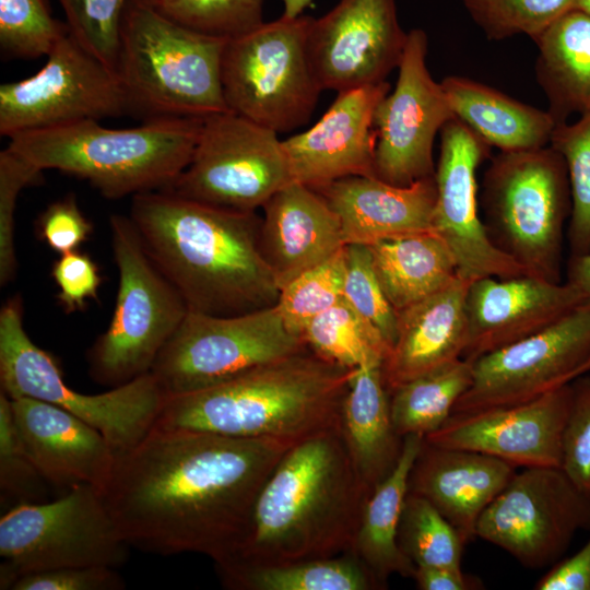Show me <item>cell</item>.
<instances>
[{
    "mask_svg": "<svg viewBox=\"0 0 590 590\" xmlns=\"http://www.w3.org/2000/svg\"><path fill=\"white\" fill-rule=\"evenodd\" d=\"M119 282L109 324L87 354L92 379L111 388L151 369L189 309L156 267L130 216H110Z\"/></svg>",
    "mask_w": 590,
    "mask_h": 590,
    "instance_id": "8",
    "label": "cell"
},
{
    "mask_svg": "<svg viewBox=\"0 0 590 590\" xmlns=\"http://www.w3.org/2000/svg\"><path fill=\"white\" fill-rule=\"evenodd\" d=\"M19 435L50 485L87 484L103 493L117 456L105 436L74 414L32 398L10 399Z\"/></svg>",
    "mask_w": 590,
    "mask_h": 590,
    "instance_id": "23",
    "label": "cell"
},
{
    "mask_svg": "<svg viewBox=\"0 0 590 590\" xmlns=\"http://www.w3.org/2000/svg\"><path fill=\"white\" fill-rule=\"evenodd\" d=\"M292 181L278 133L227 110L203 119L188 166L164 190L213 206L255 212Z\"/></svg>",
    "mask_w": 590,
    "mask_h": 590,
    "instance_id": "13",
    "label": "cell"
},
{
    "mask_svg": "<svg viewBox=\"0 0 590 590\" xmlns=\"http://www.w3.org/2000/svg\"><path fill=\"white\" fill-rule=\"evenodd\" d=\"M262 210L260 247L280 290L345 246L338 215L306 185L287 184Z\"/></svg>",
    "mask_w": 590,
    "mask_h": 590,
    "instance_id": "25",
    "label": "cell"
},
{
    "mask_svg": "<svg viewBox=\"0 0 590 590\" xmlns=\"http://www.w3.org/2000/svg\"><path fill=\"white\" fill-rule=\"evenodd\" d=\"M48 485L27 452L15 426L10 398L0 392V492L1 504L46 502Z\"/></svg>",
    "mask_w": 590,
    "mask_h": 590,
    "instance_id": "41",
    "label": "cell"
},
{
    "mask_svg": "<svg viewBox=\"0 0 590 590\" xmlns=\"http://www.w3.org/2000/svg\"><path fill=\"white\" fill-rule=\"evenodd\" d=\"M146 1L150 2L152 5H154L155 8L162 10L172 5L178 0H146Z\"/></svg>",
    "mask_w": 590,
    "mask_h": 590,
    "instance_id": "55",
    "label": "cell"
},
{
    "mask_svg": "<svg viewBox=\"0 0 590 590\" xmlns=\"http://www.w3.org/2000/svg\"><path fill=\"white\" fill-rule=\"evenodd\" d=\"M130 219L190 311L236 316L276 305L281 290L261 251L256 211L156 190L132 197Z\"/></svg>",
    "mask_w": 590,
    "mask_h": 590,
    "instance_id": "2",
    "label": "cell"
},
{
    "mask_svg": "<svg viewBox=\"0 0 590 590\" xmlns=\"http://www.w3.org/2000/svg\"><path fill=\"white\" fill-rule=\"evenodd\" d=\"M302 338L317 355L349 368L382 364L390 350L381 333L344 299L312 319Z\"/></svg>",
    "mask_w": 590,
    "mask_h": 590,
    "instance_id": "35",
    "label": "cell"
},
{
    "mask_svg": "<svg viewBox=\"0 0 590 590\" xmlns=\"http://www.w3.org/2000/svg\"><path fill=\"white\" fill-rule=\"evenodd\" d=\"M422 435L403 438L400 458L391 473L367 498L351 552L375 576L382 589L392 575L412 578L414 564L398 544V529L409 494V477L422 448Z\"/></svg>",
    "mask_w": 590,
    "mask_h": 590,
    "instance_id": "30",
    "label": "cell"
},
{
    "mask_svg": "<svg viewBox=\"0 0 590 590\" xmlns=\"http://www.w3.org/2000/svg\"><path fill=\"white\" fill-rule=\"evenodd\" d=\"M340 430L352 464L371 494L396 467L403 446L392 423L381 364L356 368L343 399Z\"/></svg>",
    "mask_w": 590,
    "mask_h": 590,
    "instance_id": "28",
    "label": "cell"
},
{
    "mask_svg": "<svg viewBox=\"0 0 590 590\" xmlns=\"http://www.w3.org/2000/svg\"><path fill=\"white\" fill-rule=\"evenodd\" d=\"M471 282L459 278L448 287L397 312V337L381 364L389 394L462 358L468 331L465 298Z\"/></svg>",
    "mask_w": 590,
    "mask_h": 590,
    "instance_id": "27",
    "label": "cell"
},
{
    "mask_svg": "<svg viewBox=\"0 0 590 590\" xmlns=\"http://www.w3.org/2000/svg\"><path fill=\"white\" fill-rule=\"evenodd\" d=\"M307 347L276 306L236 316L189 310L151 373L170 397L223 384Z\"/></svg>",
    "mask_w": 590,
    "mask_h": 590,
    "instance_id": "12",
    "label": "cell"
},
{
    "mask_svg": "<svg viewBox=\"0 0 590 590\" xmlns=\"http://www.w3.org/2000/svg\"><path fill=\"white\" fill-rule=\"evenodd\" d=\"M427 49L423 30L408 32L396 86L375 111L374 175L399 187L435 175V137L455 118L441 84L427 68Z\"/></svg>",
    "mask_w": 590,
    "mask_h": 590,
    "instance_id": "17",
    "label": "cell"
},
{
    "mask_svg": "<svg viewBox=\"0 0 590 590\" xmlns=\"http://www.w3.org/2000/svg\"><path fill=\"white\" fill-rule=\"evenodd\" d=\"M440 152L435 168L434 232L451 250L461 279L528 275L487 235L479 213L476 169L489 145L458 118L440 130Z\"/></svg>",
    "mask_w": 590,
    "mask_h": 590,
    "instance_id": "18",
    "label": "cell"
},
{
    "mask_svg": "<svg viewBox=\"0 0 590 590\" xmlns=\"http://www.w3.org/2000/svg\"><path fill=\"white\" fill-rule=\"evenodd\" d=\"M312 0H282L283 14L286 17H297L303 15L305 9L310 4Z\"/></svg>",
    "mask_w": 590,
    "mask_h": 590,
    "instance_id": "53",
    "label": "cell"
},
{
    "mask_svg": "<svg viewBox=\"0 0 590 590\" xmlns=\"http://www.w3.org/2000/svg\"><path fill=\"white\" fill-rule=\"evenodd\" d=\"M463 3L488 39L524 34L535 42L573 9L574 0H463Z\"/></svg>",
    "mask_w": 590,
    "mask_h": 590,
    "instance_id": "40",
    "label": "cell"
},
{
    "mask_svg": "<svg viewBox=\"0 0 590 590\" xmlns=\"http://www.w3.org/2000/svg\"><path fill=\"white\" fill-rule=\"evenodd\" d=\"M550 145L566 163L571 194L567 237L570 256H580L590 251V114L558 123Z\"/></svg>",
    "mask_w": 590,
    "mask_h": 590,
    "instance_id": "37",
    "label": "cell"
},
{
    "mask_svg": "<svg viewBox=\"0 0 590 590\" xmlns=\"http://www.w3.org/2000/svg\"><path fill=\"white\" fill-rule=\"evenodd\" d=\"M263 3L264 0H178L158 10L191 30L228 40L264 23Z\"/></svg>",
    "mask_w": 590,
    "mask_h": 590,
    "instance_id": "43",
    "label": "cell"
},
{
    "mask_svg": "<svg viewBox=\"0 0 590 590\" xmlns=\"http://www.w3.org/2000/svg\"><path fill=\"white\" fill-rule=\"evenodd\" d=\"M231 590H378L370 570L352 552L327 558L253 565L232 560L216 565Z\"/></svg>",
    "mask_w": 590,
    "mask_h": 590,
    "instance_id": "33",
    "label": "cell"
},
{
    "mask_svg": "<svg viewBox=\"0 0 590 590\" xmlns=\"http://www.w3.org/2000/svg\"><path fill=\"white\" fill-rule=\"evenodd\" d=\"M536 80L558 123L590 114V15L570 10L536 40Z\"/></svg>",
    "mask_w": 590,
    "mask_h": 590,
    "instance_id": "31",
    "label": "cell"
},
{
    "mask_svg": "<svg viewBox=\"0 0 590 590\" xmlns=\"http://www.w3.org/2000/svg\"><path fill=\"white\" fill-rule=\"evenodd\" d=\"M590 15V0H574L573 9Z\"/></svg>",
    "mask_w": 590,
    "mask_h": 590,
    "instance_id": "54",
    "label": "cell"
},
{
    "mask_svg": "<svg viewBox=\"0 0 590 590\" xmlns=\"http://www.w3.org/2000/svg\"><path fill=\"white\" fill-rule=\"evenodd\" d=\"M343 284L344 247L281 288L275 306L287 329L302 338L312 319L343 299Z\"/></svg>",
    "mask_w": 590,
    "mask_h": 590,
    "instance_id": "38",
    "label": "cell"
},
{
    "mask_svg": "<svg viewBox=\"0 0 590 590\" xmlns=\"http://www.w3.org/2000/svg\"><path fill=\"white\" fill-rule=\"evenodd\" d=\"M516 468L497 458L423 441L409 477V493L428 500L467 544L476 523Z\"/></svg>",
    "mask_w": 590,
    "mask_h": 590,
    "instance_id": "26",
    "label": "cell"
},
{
    "mask_svg": "<svg viewBox=\"0 0 590 590\" xmlns=\"http://www.w3.org/2000/svg\"><path fill=\"white\" fill-rule=\"evenodd\" d=\"M123 578L108 566H67L19 577L10 590H122Z\"/></svg>",
    "mask_w": 590,
    "mask_h": 590,
    "instance_id": "47",
    "label": "cell"
},
{
    "mask_svg": "<svg viewBox=\"0 0 590 590\" xmlns=\"http://www.w3.org/2000/svg\"><path fill=\"white\" fill-rule=\"evenodd\" d=\"M571 402L562 438L560 469L590 498V377L570 381Z\"/></svg>",
    "mask_w": 590,
    "mask_h": 590,
    "instance_id": "46",
    "label": "cell"
},
{
    "mask_svg": "<svg viewBox=\"0 0 590 590\" xmlns=\"http://www.w3.org/2000/svg\"><path fill=\"white\" fill-rule=\"evenodd\" d=\"M588 371H590V359L580 368L577 377L585 375Z\"/></svg>",
    "mask_w": 590,
    "mask_h": 590,
    "instance_id": "56",
    "label": "cell"
},
{
    "mask_svg": "<svg viewBox=\"0 0 590 590\" xmlns=\"http://www.w3.org/2000/svg\"><path fill=\"white\" fill-rule=\"evenodd\" d=\"M571 402L570 382L533 400L453 413L428 444L481 452L515 468H560L562 438Z\"/></svg>",
    "mask_w": 590,
    "mask_h": 590,
    "instance_id": "20",
    "label": "cell"
},
{
    "mask_svg": "<svg viewBox=\"0 0 590 590\" xmlns=\"http://www.w3.org/2000/svg\"><path fill=\"white\" fill-rule=\"evenodd\" d=\"M70 34L116 71L120 31L129 0H58Z\"/></svg>",
    "mask_w": 590,
    "mask_h": 590,
    "instance_id": "42",
    "label": "cell"
},
{
    "mask_svg": "<svg viewBox=\"0 0 590 590\" xmlns=\"http://www.w3.org/2000/svg\"><path fill=\"white\" fill-rule=\"evenodd\" d=\"M566 282L580 291L586 303H590V251L569 257Z\"/></svg>",
    "mask_w": 590,
    "mask_h": 590,
    "instance_id": "52",
    "label": "cell"
},
{
    "mask_svg": "<svg viewBox=\"0 0 590 590\" xmlns=\"http://www.w3.org/2000/svg\"><path fill=\"white\" fill-rule=\"evenodd\" d=\"M472 377L473 362L459 358L392 390L390 412L399 436L425 437L440 428L452 415Z\"/></svg>",
    "mask_w": 590,
    "mask_h": 590,
    "instance_id": "34",
    "label": "cell"
},
{
    "mask_svg": "<svg viewBox=\"0 0 590 590\" xmlns=\"http://www.w3.org/2000/svg\"><path fill=\"white\" fill-rule=\"evenodd\" d=\"M585 303L580 291L567 282L530 275L474 280L465 298L468 331L462 358L474 362L533 335Z\"/></svg>",
    "mask_w": 590,
    "mask_h": 590,
    "instance_id": "22",
    "label": "cell"
},
{
    "mask_svg": "<svg viewBox=\"0 0 590 590\" xmlns=\"http://www.w3.org/2000/svg\"><path fill=\"white\" fill-rule=\"evenodd\" d=\"M296 442L153 427L117 457L105 500L130 546L222 564L238 554L263 484Z\"/></svg>",
    "mask_w": 590,
    "mask_h": 590,
    "instance_id": "1",
    "label": "cell"
},
{
    "mask_svg": "<svg viewBox=\"0 0 590 590\" xmlns=\"http://www.w3.org/2000/svg\"><path fill=\"white\" fill-rule=\"evenodd\" d=\"M536 590H590V536L573 556L555 563L535 583Z\"/></svg>",
    "mask_w": 590,
    "mask_h": 590,
    "instance_id": "50",
    "label": "cell"
},
{
    "mask_svg": "<svg viewBox=\"0 0 590 590\" xmlns=\"http://www.w3.org/2000/svg\"><path fill=\"white\" fill-rule=\"evenodd\" d=\"M37 232L50 249L63 255L78 250L91 236L93 225L81 211L75 196L68 194L40 213Z\"/></svg>",
    "mask_w": 590,
    "mask_h": 590,
    "instance_id": "49",
    "label": "cell"
},
{
    "mask_svg": "<svg viewBox=\"0 0 590 590\" xmlns=\"http://www.w3.org/2000/svg\"><path fill=\"white\" fill-rule=\"evenodd\" d=\"M0 384L10 399L44 401L85 421L105 436L117 457L152 430L166 399L152 373L103 393L71 389L51 355L27 335L19 296L0 310Z\"/></svg>",
    "mask_w": 590,
    "mask_h": 590,
    "instance_id": "9",
    "label": "cell"
},
{
    "mask_svg": "<svg viewBox=\"0 0 590 590\" xmlns=\"http://www.w3.org/2000/svg\"><path fill=\"white\" fill-rule=\"evenodd\" d=\"M44 170L7 146L0 152V285L16 274L15 209L20 192L38 185Z\"/></svg>",
    "mask_w": 590,
    "mask_h": 590,
    "instance_id": "45",
    "label": "cell"
},
{
    "mask_svg": "<svg viewBox=\"0 0 590 590\" xmlns=\"http://www.w3.org/2000/svg\"><path fill=\"white\" fill-rule=\"evenodd\" d=\"M420 590H479L482 580L462 570V567H415L412 577Z\"/></svg>",
    "mask_w": 590,
    "mask_h": 590,
    "instance_id": "51",
    "label": "cell"
},
{
    "mask_svg": "<svg viewBox=\"0 0 590 590\" xmlns=\"http://www.w3.org/2000/svg\"><path fill=\"white\" fill-rule=\"evenodd\" d=\"M589 359L590 303H585L544 330L475 359L472 382L452 414L533 400L573 381Z\"/></svg>",
    "mask_w": 590,
    "mask_h": 590,
    "instance_id": "16",
    "label": "cell"
},
{
    "mask_svg": "<svg viewBox=\"0 0 590 590\" xmlns=\"http://www.w3.org/2000/svg\"><path fill=\"white\" fill-rule=\"evenodd\" d=\"M343 299L368 320L391 347L397 337V311L382 292L367 245L344 246Z\"/></svg>",
    "mask_w": 590,
    "mask_h": 590,
    "instance_id": "44",
    "label": "cell"
},
{
    "mask_svg": "<svg viewBox=\"0 0 590 590\" xmlns=\"http://www.w3.org/2000/svg\"><path fill=\"white\" fill-rule=\"evenodd\" d=\"M369 495L340 424L297 441L263 484L246 540L228 562L269 565L349 553Z\"/></svg>",
    "mask_w": 590,
    "mask_h": 590,
    "instance_id": "3",
    "label": "cell"
},
{
    "mask_svg": "<svg viewBox=\"0 0 590 590\" xmlns=\"http://www.w3.org/2000/svg\"><path fill=\"white\" fill-rule=\"evenodd\" d=\"M355 370L307 347L223 384L166 397L154 427L296 442L340 424Z\"/></svg>",
    "mask_w": 590,
    "mask_h": 590,
    "instance_id": "4",
    "label": "cell"
},
{
    "mask_svg": "<svg viewBox=\"0 0 590 590\" xmlns=\"http://www.w3.org/2000/svg\"><path fill=\"white\" fill-rule=\"evenodd\" d=\"M69 32L52 15L48 0H0V47L12 58L47 56Z\"/></svg>",
    "mask_w": 590,
    "mask_h": 590,
    "instance_id": "39",
    "label": "cell"
},
{
    "mask_svg": "<svg viewBox=\"0 0 590 590\" xmlns=\"http://www.w3.org/2000/svg\"><path fill=\"white\" fill-rule=\"evenodd\" d=\"M406 40L396 0H340L308 30L319 84L337 93L384 82L399 67Z\"/></svg>",
    "mask_w": 590,
    "mask_h": 590,
    "instance_id": "19",
    "label": "cell"
},
{
    "mask_svg": "<svg viewBox=\"0 0 590 590\" xmlns=\"http://www.w3.org/2000/svg\"><path fill=\"white\" fill-rule=\"evenodd\" d=\"M398 544L415 567H461L465 543L428 500L409 493L399 523Z\"/></svg>",
    "mask_w": 590,
    "mask_h": 590,
    "instance_id": "36",
    "label": "cell"
},
{
    "mask_svg": "<svg viewBox=\"0 0 590 590\" xmlns=\"http://www.w3.org/2000/svg\"><path fill=\"white\" fill-rule=\"evenodd\" d=\"M590 529V498L560 468H523L479 518L476 536L509 553L522 566H553L575 534Z\"/></svg>",
    "mask_w": 590,
    "mask_h": 590,
    "instance_id": "15",
    "label": "cell"
},
{
    "mask_svg": "<svg viewBox=\"0 0 590 590\" xmlns=\"http://www.w3.org/2000/svg\"><path fill=\"white\" fill-rule=\"evenodd\" d=\"M131 546L122 536L104 493L87 484L62 496L21 504L0 518V589L21 576L67 566L118 568Z\"/></svg>",
    "mask_w": 590,
    "mask_h": 590,
    "instance_id": "11",
    "label": "cell"
},
{
    "mask_svg": "<svg viewBox=\"0 0 590 590\" xmlns=\"http://www.w3.org/2000/svg\"><path fill=\"white\" fill-rule=\"evenodd\" d=\"M440 84L455 117L489 146L519 152L550 145L556 121L547 110L463 76L450 75Z\"/></svg>",
    "mask_w": 590,
    "mask_h": 590,
    "instance_id": "29",
    "label": "cell"
},
{
    "mask_svg": "<svg viewBox=\"0 0 590 590\" xmlns=\"http://www.w3.org/2000/svg\"><path fill=\"white\" fill-rule=\"evenodd\" d=\"M368 248L382 292L397 312L460 278L451 250L435 232L380 240Z\"/></svg>",
    "mask_w": 590,
    "mask_h": 590,
    "instance_id": "32",
    "label": "cell"
},
{
    "mask_svg": "<svg viewBox=\"0 0 590 590\" xmlns=\"http://www.w3.org/2000/svg\"><path fill=\"white\" fill-rule=\"evenodd\" d=\"M131 115L111 68L64 34L35 74L0 85V134Z\"/></svg>",
    "mask_w": 590,
    "mask_h": 590,
    "instance_id": "14",
    "label": "cell"
},
{
    "mask_svg": "<svg viewBox=\"0 0 590 590\" xmlns=\"http://www.w3.org/2000/svg\"><path fill=\"white\" fill-rule=\"evenodd\" d=\"M484 227L528 275L562 283L564 227L571 213L566 163L551 145L500 152L483 178Z\"/></svg>",
    "mask_w": 590,
    "mask_h": 590,
    "instance_id": "7",
    "label": "cell"
},
{
    "mask_svg": "<svg viewBox=\"0 0 590 590\" xmlns=\"http://www.w3.org/2000/svg\"><path fill=\"white\" fill-rule=\"evenodd\" d=\"M311 20L282 15L226 40L221 82L227 110L276 133L309 120L323 91L308 50Z\"/></svg>",
    "mask_w": 590,
    "mask_h": 590,
    "instance_id": "10",
    "label": "cell"
},
{
    "mask_svg": "<svg viewBox=\"0 0 590 590\" xmlns=\"http://www.w3.org/2000/svg\"><path fill=\"white\" fill-rule=\"evenodd\" d=\"M225 43L174 21L146 0H129L115 70L131 115L146 121L227 111L221 82Z\"/></svg>",
    "mask_w": 590,
    "mask_h": 590,
    "instance_id": "6",
    "label": "cell"
},
{
    "mask_svg": "<svg viewBox=\"0 0 590 590\" xmlns=\"http://www.w3.org/2000/svg\"><path fill=\"white\" fill-rule=\"evenodd\" d=\"M204 118L146 120L114 129L82 120L25 131L8 146L43 170L88 181L107 199L164 190L188 166Z\"/></svg>",
    "mask_w": 590,
    "mask_h": 590,
    "instance_id": "5",
    "label": "cell"
},
{
    "mask_svg": "<svg viewBox=\"0 0 590 590\" xmlns=\"http://www.w3.org/2000/svg\"><path fill=\"white\" fill-rule=\"evenodd\" d=\"M338 215L347 244L373 245L434 232L435 177L406 187L376 176H350L315 189Z\"/></svg>",
    "mask_w": 590,
    "mask_h": 590,
    "instance_id": "24",
    "label": "cell"
},
{
    "mask_svg": "<svg viewBox=\"0 0 590 590\" xmlns=\"http://www.w3.org/2000/svg\"><path fill=\"white\" fill-rule=\"evenodd\" d=\"M389 91L384 81L340 92L314 126L282 140L293 181L316 189L350 176H375V111Z\"/></svg>",
    "mask_w": 590,
    "mask_h": 590,
    "instance_id": "21",
    "label": "cell"
},
{
    "mask_svg": "<svg viewBox=\"0 0 590 590\" xmlns=\"http://www.w3.org/2000/svg\"><path fill=\"white\" fill-rule=\"evenodd\" d=\"M51 276L60 290L59 305L67 314L81 311L88 299H97L102 276L88 255L78 250L60 255L52 264Z\"/></svg>",
    "mask_w": 590,
    "mask_h": 590,
    "instance_id": "48",
    "label": "cell"
}]
</instances>
